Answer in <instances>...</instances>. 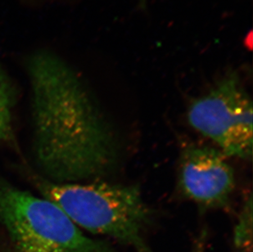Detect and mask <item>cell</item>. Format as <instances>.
<instances>
[{
  "label": "cell",
  "mask_w": 253,
  "mask_h": 252,
  "mask_svg": "<svg viewBox=\"0 0 253 252\" xmlns=\"http://www.w3.org/2000/svg\"><path fill=\"white\" fill-rule=\"evenodd\" d=\"M43 198L57 204L79 228L129 246L134 252H153L144 237L153 212L139 187L107 182L37 183Z\"/></svg>",
  "instance_id": "obj_2"
},
{
  "label": "cell",
  "mask_w": 253,
  "mask_h": 252,
  "mask_svg": "<svg viewBox=\"0 0 253 252\" xmlns=\"http://www.w3.org/2000/svg\"><path fill=\"white\" fill-rule=\"evenodd\" d=\"M34 160L44 180L81 183L113 173L119 138L103 110L69 66L48 51L27 59Z\"/></svg>",
  "instance_id": "obj_1"
},
{
  "label": "cell",
  "mask_w": 253,
  "mask_h": 252,
  "mask_svg": "<svg viewBox=\"0 0 253 252\" xmlns=\"http://www.w3.org/2000/svg\"><path fill=\"white\" fill-rule=\"evenodd\" d=\"M234 247L236 252H253V197L244 202L234 228Z\"/></svg>",
  "instance_id": "obj_7"
},
{
  "label": "cell",
  "mask_w": 253,
  "mask_h": 252,
  "mask_svg": "<svg viewBox=\"0 0 253 252\" xmlns=\"http://www.w3.org/2000/svg\"><path fill=\"white\" fill-rule=\"evenodd\" d=\"M0 221L18 252H117L85 235L52 201L0 179Z\"/></svg>",
  "instance_id": "obj_3"
},
{
  "label": "cell",
  "mask_w": 253,
  "mask_h": 252,
  "mask_svg": "<svg viewBox=\"0 0 253 252\" xmlns=\"http://www.w3.org/2000/svg\"><path fill=\"white\" fill-rule=\"evenodd\" d=\"M206 241H207V232L201 231L195 243L192 252H206Z\"/></svg>",
  "instance_id": "obj_8"
},
{
  "label": "cell",
  "mask_w": 253,
  "mask_h": 252,
  "mask_svg": "<svg viewBox=\"0 0 253 252\" xmlns=\"http://www.w3.org/2000/svg\"><path fill=\"white\" fill-rule=\"evenodd\" d=\"M253 102L235 75H229L189 105V125L227 157L253 158Z\"/></svg>",
  "instance_id": "obj_4"
},
{
  "label": "cell",
  "mask_w": 253,
  "mask_h": 252,
  "mask_svg": "<svg viewBox=\"0 0 253 252\" xmlns=\"http://www.w3.org/2000/svg\"><path fill=\"white\" fill-rule=\"evenodd\" d=\"M13 87L8 76L0 64V143L9 142L13 138Z\"/></svg>",
  "instance_id": "obj_6"
},
{
  "label": "cell",
  "mask_w": 253,
  "mask_h": 252,
  "mask_svg": "<svg viewBox=\"0 0 253 252\" xmlns=\"http://www.w3.org/2000/svg\"><path fill=\"white\" fill-rule=\"evenodd\" d=\"M182 194L202 209H220L229 205L235 187L234 169L217 148L189 145L179 161Z\"/></svg>",
  "instance_id": "obj_5"
}]
</instances>
